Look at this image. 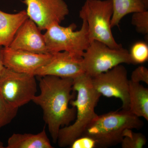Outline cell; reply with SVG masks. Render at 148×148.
<instances>
[{
  "instance_id": "cell-19",
  "label": "cell",
  "mask_w": 148,
  "mask_h": 148,
  "mask_svg": "<svg viewBox=\"0 0 148 148\" xmlns=\"http://www.w3.org/2000/svg\"><path fill=\"white\" fill-rule=\"evenodd\" d=\"M18 109L10 105L0 93V128L12 121L17 115Z\"/></svg>"
},
{
  "instance_id": "cell-5",
  "label": "cell",
  "mask_w": 148,
  "mask_h": 148,
  "mask_svg": "<svg viewBox=\"0 0 148 148\" xmlns=\"http://www.w3.org/2000/svg\"><path fill=\"white\" fill-rule=\"evenodd\" d=\"M81 28L75 31L77 26L72 24L67 27L56 23L49 27L44 34L49 53L67 51L72 55L82 57L90 44L87 21L82 18Z\"/></svg>"
},
{
  "instance_id": "cell-20",
  "label": "cell",
  "mask_w": 148,
  "mask_h": 148,
  "mask_svg": "<svg viewBox=\"0 0 148 148\" xmlns=\"http://www.w3.org/2000/svg\"><path fill=\"white\" fill-rule=\"evenodd\" d=\"M131 23L136 31L142 34H148V11L147 10L132 13Z\"/></svg>"
},
{
  "instance_id": "cell-9",
  "label": "cell",
  "mask_w": 148,
  "mask_h": 148,
  "mask_svg": "<svg viewBox=\"0 0 148 148\" xmlns=\"http://www.w3.org/2000/svg\"><path fill=\"white\" fill-rule=\"evenodd\" d=\"M29 18L44 31L52 24H60L69 14V7L64 0H24Z\"/></svg>"
},
{
  "instance_id": "cell-24",
  "label": "cell",
  "mask_w": 148,
  "mask_h": 148,
  "mask_svg": "<svg viewBox=\"0 0 148 148\" xmlns=\"http://www.w3.org/2000/svg\"><path fill=\"white\" fill-rule=\"evenodd\" d=\"M143 2L145 4V5L146 6V8H148V0H142Z\"/></svg>"
},
{
  "instance_id": "cell-18",
  "label": "cell",
  "mask_w": 148,
  "mask_h": 148,
  "mask_svg": "<svg viewBox=\"0 0 148 148\" xmlns=\"http://www.w3.org/2000/svg\"><path fill=\"white\" fill-rule=\"evenodd\" d=\"M132 64H142L148 60V45L147 43L138 41L134 43L129 51Z\"/></svg>"
},
{
  "instance_id": "cell-10",
  "label": "cell",
  "mask_w": 148,
  "mask_h": 148,
  "mask_svg": "<svg viewBox=\"0 0 148 148\" xmlns=\"http://www.w3.org/2000/svg\"><path fill=\"white\" fill-rule=\"evenodd\" d=\"M1 56L4 66L18 73L32 74L47 64L52 54H40L30 51L2 47Z\"/></svg>"
},
{
  "instance_id": "cell-25",
  "label": "cell",
  "mask_w": 148,
  "mask_h": 148,
  "mask_svg": "<svg viewBox=\"0 0 148 148\" xmlns=\"http://www.w3.org/2000/svg\"><path fill=\"white\" fill-rule=\"evenodd\" d=\"M5 148L4 146L3 143L1 141H0V148Z\"/></svg>"
},
{
  "instance_id": "cell-1",
  "label": "cell",
  "mask_w": 148,
  "mask_h": 148,
  "mask_svg": "<svg viewBox=\"0 0 148 148\" xmlns=\"http://www.w3.org/2000/svg\"><path fill=\"white\" fill-rule=\"evenodd\" d=\"M40 77V92L32 101L42 109L44 120L53 143H56L59 130L75 119V108L69 106L76 93L73 88V79L53 76Z\"/></svg>"
},
{
  "instance_id": "cell-13",
  "label": "cell",
  "mask_w": 148,
  "mask_h": 148,
  "mask_svg": "<svg viewBox=\"0 0 148 148\" xmlns=\"http://www.w3.org/2000/svg\"><path fill=\"white\" fill-rule=\"evenodd\" d=\"M28 18L26 10L10 14L0 10V47L9 46L18 29Z\"/></svg>"
},
{
  "instance_id": "cell-12",
  "label": "cell",
  "mask_w": 148,
  "mask_h": 148,
  "mask_svg": "<svg viewBox=\"0 0 148 148\" xmlns=\"http://www.w3.org/2000/svg\"><path fill=\"white\" fill-rule=\"evenodd\" d=\"M9 47L40 54L49 53L44 34L36 24L29 18L18 29Z\"/></svg>"
},
{
  "instance_id": "cell-22",
  "label": "cell",
  "mask_w": 148,
  "mask_h": 148,
  "mask_svg": "<svg viewBox=\"0 0 148 148\" xmlns=\"http://www.w3.org/2000/svg\"><path fill=\"white\" fill-rule=\"evenodd\" d=\"M130 80L134 82H143L148 84V69L145 66H139L132 72Z\"/></svg>"
},
{
  "instance_id": "cell-21",
  "label": "cell",
  "mask_w": 148,
  "mask_h": 148,
  "mask_svg": "<svg viewBox=\"0 0 148 148\" xmlns=\"http://www.w3.org/2000/svg\"><path fill=\"white\" fill-rule=\"evenodd\" d=\"M71 148H95L97 147L95 140L86 136H81L74 140L70 146Z\"/></svg>"
},
{
  "instance_id": "cell-7",
  "label": "cell",
  "mask_w": 148,
  "mask_h": 148,
  "mask_svg": "<svg viewBox=\"0 0 148 148\" xmlns=\"http://www.w3.org/2000/svg\"><path fill=\"white\" fill-rule=\"evenodd\" d=\"M35 76L5 68L0 76V93L11 106L19 108L36 95Z\"/></svg>"
},
{
  "instance_id": "cell-6",
  "label": "cell",
  "mask_w": 148,
  "mask_h": 148,
  "mask_svg": "<svg viewBox=\"0 0 148 148\" xmlns=\"http://www.w3.org/2000/svg\"><path fill=\"white\" fill-rule=\"evenodd\" d=\"M85 73L93 77L123 64H133L129 51L123 47L113 49L93 40L82 56Z\"/></svg>"
},
{
  "instance_id": "cell-3",
  "label": "cell",
  "mask_w": 148,
  "mask_h": 148,
  "mask_svg": "<svg viewBox=\"0 0 148 148\" xmlns=\"http://www.w3.org/2000/svg\"><path fill=\"white\" fill-rule=\"evenodd\" d=\"M143 125L140 118L122 109L97 116L82 136L95 140L97 147L108 148L121 144L125 130L140 129Z\"/></svg>"
},
{
  "instance_id": "cell-14",
  "label": "cell",
  "mask_w": 148,
  "mask_h": 148,
  "mask_svg": "<svg viewBox=\"0 0 148 148\" xmlns=\"http://www.w3.org/2000/svg\"><path fill=\"white\" fill-rule=\"evenodd\" d=\"M129 110L138 117L148 121V89L130 80Z\"/></svg>"
},
{
  "instance_id": "cell-15",
  "label": "cell",
  "mask_w": 148,
  "mask_h": 148,
  "mask_svg": "<svg viewBox=\"0 0 148 148\" xmlns=\"http://www.w3.org/2000/svg\"><path fill=\"white\" fill-rule=\"evenodd\" d=\"M7 148H53L45 128L36 134L13 133L9 138Z\"/></svg>"
},
{
  "instance_id": "cell-23",
  "label": "cell",
  "mask_w": 148,
  "mask_h": 148,
  "mask_svg": "<svg viewBox=\"0 0 148 148\" xmlns=\"http://www.w3.org/2000/svg\"><path fill=\"white\" fill-rule=\"evenodd\" d=\"M2 47H0V76L2 73L5 67L4 66L3 64L2 58L1 56V49Z\"/></svg>"
},
{
  "instance_id": "cell-2",
  "label": "cell",
  "mask_w": 148,
  "mask_h": 148,
  "mask_svg": "<svg viewBox=\"0 0 148 148\" xmlns=\"http://www.w3.org/2000/svg\"><path fill=\"white\" fill-rule=\"evenodd\" d=\"M73 88L77 96L70 105L75 108V119L73 124L59 130L57 143L61 147L70 146L82 136L87 126L98 115L95 108L101 95L92 86L91 77L86 73L77 77L73 79Z\"/></svg>"
},
{
  "instance_id": "cell-17",
  "label": "cell",
  "mask_w": 148,
  "mask_h": 148,
  "mask_svg": "<svg viewBox=\"0 0 148 148\" xmlns=\"http://www.w3.org/2000/svg\"><path fill=\"white\" fill-rule=\"evenodd\" d=\"M147 142V138L143 133L127 129L123 132L121 144L123 148H142L145 145Z\"/></svg>"
},
{
  "instance_id": "cell-8",
  "label": "cell",
  "mask_w": 148,
  "mask_h": 148,
  "mask_svg": "<svg viewBox=\"0 0 148 148\" xmlns=\"http://www.w3.org/2000/svg\"><path fill=\"white\" fill-rule=\"evenodd\" d=\"M129 81L127 70L122 64L91 77L92 86L101 95L119 98L123 110H129Z\"/></svg>"
},
{
  "instance_id": "cell-4",
  "label": "cell",
  "mask_w": 148,
  "mask_h": 148,
  "mask_svg": "<svg viewBox=\"0 0 148 148\" xmlns=\"http://www.w3.org/2000/svg\"><path fill=\"white\" fill-rule=\"evenodd\" d=\"M113 13L112 0H86L79 11L85 18L90 42L97 40L113 49L123 47L114 38L111 21Z\"/></svg>"
},
{
  "instance_id": "cell-16",
  "label": "cell",
  "mask_w": 148,
  "mask_h": 148,
  "mask_svg": "<svg viewBox=\"0 0 148 148\" xmlns=\"http://www.w3.org/2000/svg\"><path fill=\"white\" fill-rule=\"evenodd\" d=\"M113 13L112 28L118 26L122 19L129 14L147 10L142 0H112Z\"/></svg>"
},
{
  "instance_id": "cell-11",
  "label": "cell",
  "mask_w": 148,
  "mask_h": 148,
  "mask_svg": "<svg viewBox=\"0 0 148 148\" xmlns=\"http://www.w3.org/2000/svg\"><path fill=\"white\" fill-rule=\"evenodd\" d=\"M51 54L50 61L35 72V76H53L74 79L85 73L82 57L75 56L67 51Z\"/></svg>"
}]
</instances>
